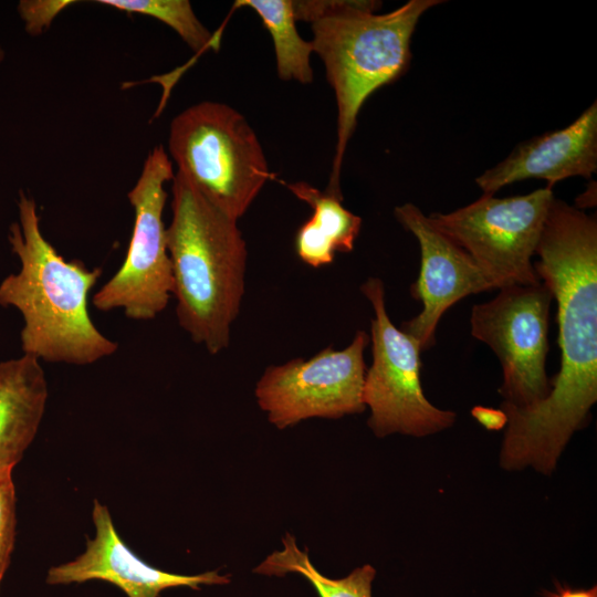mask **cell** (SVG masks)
<instances>
[{"mask_svg": "<svg viewBox=\"0 0 597 597\" xmlns=\"http://www.w3.org/2000/svg\"><path fill=\"white\" fill-rule=\"evenodd\" d=\"M175 177L172 163L161 145L147 155L140 175L128 191L134 226L126 256L116 273L93 295L103 312L122 310L134 321L159 315L172 296V272L163 212L165 184Z\"/></svg>", "mask_w": 597, "mask_h": 597, "instance_id": "cell-6", "label": "cell"}, {"mask_svg": "<svg viewBox=\"0 0 597 597\" xmlns=\"http://www.w3.org/2000/svg\"><path fill=\"white\" fill-rule=\"evenodd\" d=\"M553 298L541 281L500 289L494 298L472 307L471 334L499 358L503 373L499 392L507 405L528 407L551 390L545 364Z\"/></svg>", "mask_w": 597, "mask_h": 597, "instance_id": "cell-9", "label": "cell"}, {"mask_svg": "<svg viewBox=\"0 0 597 597\" xmlns=\"http://www.w3.org/2000/svg\"><path fill=\"white\" fill-rule=\"evenodd\" d=\"M546 597H597V587L573 589L567 586H558L556 590L551 591Z\"/></svg>", "mask_w": 597, "mask_h": 597, "instance_id": "cell-22", "label": "cell"}, {"mask_svg": "<svg viewBox=\"0 0 597 597\" xmlns=\"http://www.w3.org/2000/svg\"><path fill=\"white\" fill-rule=\"evenodd\" d=\"M471 413L478 422L489 430H500L507 423L506 415L501 409L476 406Z\"/></svg>", "mask_w": 597, "mask_h": 597, "instance_id": "cell-21", "label": "cell"}, {"mask_svg": "<svg viewBox=\"0 0 597 597\" xmlns=\"http://www.w3.org/2000/svg\"><path fill=\"white\" fill-rule=\"evenodd\" d=\"M234 7H249L261 18L273 41L281 80H295L302 84L313 82V43L298 34L292 0H239Z\"/></svg>", "mask_w": 597, "mask_h": 597, "instance_id": "cell-16", "label": "cell"}, {"mask_svg": "<svg viewBox=\"0 0 597 597\" xmlns=\"http://www.w3.org/2000/svg\"><path fill=\"white\" fill-rule=\"evenodd\" d=\"M282 544L281 551L270 554L253 572L266 576L298 574L311 583L320 597H373L371 587L376 569L371 565L356 567L347 576L333 579L316 569L307 551L297 547L293 535L286 533Z\"/></svg>", "mask_w": 597, "mask_h": 597, "instance_id": "cell-17", "label": "cell"}, {"mask_svg": "<svg viewBox=\"0 0 597 597\" xmlns=\"http://www.w3.org/2000/svg\"><path fill=\"white\" fill-rule=\"evenodd\" d=\"M441 0H409L377 13L380 1L326 0L311 23L313 49L321 57L337 105V139L325 191L344 199L341 171L347 144L366 100L409 67L410 43L421 15Z\"/></svg>", "mask_w": 597, "mask_h": 597, "instance_id": "cell-4", "label": "cell"}, {"mask_svg": "<svg viewBox=\"0 0 597 597\" xmlns=\"http://www.w3.org/2000/svg\"><path fill=\"white\" fill-rule=\"evenodd\" d=\"M554 198L551 187L527 195L498 198L482 195L431 221L474 260L493 290L541 282L532 259Z\"/></svg>", "mask_w": 597, "mask_h": 597, "instance_id": "cell-7", "label": "cell"}, {"mask_svg": "<svg viewBox=\"0 0 597 597\" xmlns=\"http://www.w3.org/2000/svg\"><path fill=\"white\" fill-rule=\"evenodd\" d=\"M127 13L148 15L170 27L195 52L218 48L216 35L197 18L188 0H97Z\"/></svg>", "mask_w": 597, "mask_h": 597, "instance_id": "cell-18", "label": "cell"}, {"mask_svg": "<svg viewBox=\"0 0 597 597\" xmlns=\"http://www.w3.org/2000/svg\"><path fill=\"white\" fill-rule=\"evenodd\" d=\"M17 495L12 473L0 476V587L15 541Z\"/></svg>", "mask_w": 597, "mask_h": 597, "instance_id": "cell-19", "label": "cell"}, {"mask_svg": "<svg viewBox=\"0 0 597 597\" xmlns=\"http://www.w3.org/2000/svg\"><path fill=\"white\" fill-rule=\"evenodd\" d=\"M166 228L180 327L216 355L230 343L245 290L247 243L238 221L211 205L180 172Z\"/></svg>", "mask_w": 597, "mask_h": 597, "instance_id": "cell-3", "label": "cell"}, {"mask_svg": "<svg viewBox=\"0 0 597 597\" xmlns=\"http://www.w3.org/2000/svg\"><path fill=\"white\" fill-rule=\"evenodd\" d=\"M18 213L8 240L20 269L0 282V305L22 315L23 354L77 366L115 354L118 344L95 326L88 312V295L102 270L67 261L56 251L42 233L35 200L23 190Z\"/></svg>", "mask_w": 597, "mask_h": 597, "instance_id": "cell-2", "label": "cell"}, {"mask_svg": "<svg viewBox=\"0 0 597 597\" xmlns=\"http://www.w3.org/2000/svg\"><path fill=\"white\" fill-rule=\"evenodd\" d=\"M48 398L40 360L22 354L0 362V476L12 473L34 440Z\"/></svg>", "mask_w": 597, "mask_h": 597, "instance_id": "cell-14", "label": "cell"}, {"mask_svg": "<svg viewBox=\"0 0 597 597\" xmlns=\"http://www.w3.org/2000/svg\"><path fill=\"white\" fill-rule=\"evenodd\" d=\"M360 291L375 315L370 324L373 363L363 386V401L370 410L369 428L381 438L392 433L423 437L451 427L455 413L437 408L422 391L421 348L389 318L383 281L369 277Z\"/></svg>", "mask_w": 597, "mask_h": 597, "instance_id": "cell-8", "label": "cell"}, {"mask_svg": "<svg viewBox=\"0 0 597 597\" xmlns=\"http://www.w3.org/2000/svg\"><path fill=\"white\" fill-rule=\"evenodd\" d=\"M368 342L369 335L358 331L344 349L326 347L307 360L298 357L265 368L254 395L269 421L284 429L310 418L363 412Z\"/></svg>", "mask_w": 597, "mask_h": 597, "instance_id": "cell-10", "label": "cell"}, {"mask_svg": "<svg viewBox=\"0 0 597 597\" xmlns=\"http://www.w3.org/2000/svg\"><path fill=\"white\" fill-rule=\"evenodd\" d=\"M535 254L534 269L557 302L561 367L541 401L502 402L507 423L500 463L551 474L597 400L596 218L554 197Z\"/></svg>", "mask_w": 597, "mask_h": 597, "instance_id": "cell-1", "label": "cell"}, {"mask_svg": "<svg viewBox=\"0 0 597 597\" xmlns=\"http://www.w3.org/2000/svg\"><path fill=\"white\" fill-rule=\"evenodd\" d=\"M74 3L76 1L73 0H21L17 9L25 32L35 36L42 34L63 10Z\"/></svg>", "mask_w": 597, "mask_h": 597, "instance_id": "cell-20", "label": "cell"}, {"mask_svg": "<svg viewBox=\"0 0 597 597\" xmlns=\"http://www.w3.org/2000/svg\"><path fill=\"white\" fill-rule=\"evenodd\" d=\"M92 519L95 536L87 538L84 553L48 570L49 585L81 584L92 579L118 587L127 597H159L172 587L199 590L203 585H227L229 575L218 570L197 575L168 573L145 563L118 535L108 507L94 500Z\"/></svg>", "mask_w": 597, "mask_h": 597, "instance_id": "cell-12", "label": "cell"}, {"mask_svg": "<svg viewBox=\"0 0 597 597\" xmlns=\"http://www.w3.org/2000/svg\"><path fill=\"white\" fill-rule=\"evenodd\" d=\"M168 148L177 171L237 221L274 177L255 132L224 103L200 102L175 116Z\"/></svg>", "mask_w": 597, "mask_h": 597, "instance_id": "cell-5", "label": "cell"}, {"mask_svg": "<svg viewBox=\"0 0 597 597\" xmlns=\"http://www.w3.org/2000/svg\"><path fill=\"white\" fill-rule=\"evenodd\" d=\"M597 170V103L568 126L546 132L519 144L510 155L480 175L475 182L483 195L530 178L548 187L569 178H590Z\"/></svg>", "mask_w": 597, "mask_h": 597, "instance_id": "cell-13", "label": "cell"}, {"mask_svg": "<svg viewBox=\"0 0 597 597\" xmlns=\"http://www.w3.org/2000/svg\"><path fill=\"white\" fill-rule=\"evenodd\" d=\"M395 217L420 245V272L410 292L422 303V311L404 322L400 329L413 337L422 352L433 346L436 328L449 307L470 294L493 287L470 254L417 206L396 207Z\"/></svg>", "mask_w": 597, "mask_h": 597, "instance_id": "cell-11", "label": "cell"}, {"mask_svg": "<svg viewBox=\"0 0 597 597\" xmlns=\"http://www.w3.org/2000/svg\"><path fill=\"white\" fill-rule=\"evenodd\" d=\"M282 184L312 209L311 219L296 232L295 251L302 262L320 268L331 264L336 253L353 251L362 218L343 206V200L305 181Z\"/></svg>", "mask_w": 597, "mask_h": 597, "instance_id": "cell-15", "label": "cell"}, {"mask_svg": "<svg viewBox=\"0 0 597 597\" xmlns=\"http://www.w3.org/2000/svg\"><path fill=\"white\" fill-rule=\"evenodd\" d=\"M4 50L2 48V45L0 44V63L4 60Z\"/></svg>", "mask_w": 597, "mask_h": 597, "instance_id": "cell-23", "label": "cell"}]
</instances>
